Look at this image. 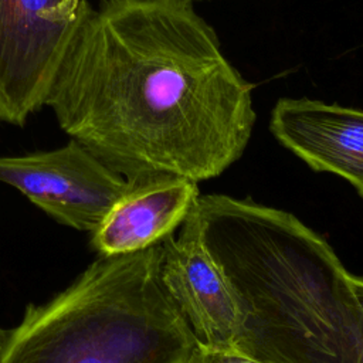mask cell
<instances>
[{
  "mask_svg": "<svg viewBox=\"0 0 363 363\" xmlns=\"http://www.w3.org/2000/svg\"><path fill=\"white\" fill-rule=\"evenodd\" d=\"M7 337H9V330L0 328V363H3V359H4V350H6Z\"/></svg>",
  "mask_w": 363,
  "mask_h": 363,
  "instance_id": "8fae6325",
  "label": "cell"
},
{
  "mask_svg": "<svg viewBox=\"0 0 363 363\" xmlns=\"http://www.w3.org/2000/svg\"><path fill=\"white\" fill-rule=\"evenodd\" d=\"M199 196L197 182L187 177L132 183L92 231L91 244L104 257L143 251L174 234Z\"/></svg>",
  "mask_w": 363,
  "mask_h": 363,
  "instance_id": "ba28073f",
  "label": "cell"
},
{
  "mask_svg": "<svg viewBox=\"0 0 363 363\" xmlns=\"http://www.w3.org/2000/svg\"><path fill=\"white\" fill-rule=\"evenodd\" d=\"M352 284H353L354 291H356V294H357V296H359V299L363 305V277L352 275Z\"/></svg>",
  "mask_w": 363,
  "mask_h": 363,
  "instance_id": "30bf717a",
  "label": "cell"
},
{
  "mask_svg": "<svg viewBox=\"0 0 363 363\" xmlns=\"http://www.w3.org/2000/svg\"><path fill=\"white\" fill-rule=\"evenodd\" d=\"M252 89L190 1L101 0L45 105L129 183H199L244 153L257 119Z\"/></svg>",
  "mask_w": 363,
  "mask_h": 363,
  "instance_id": "6da1fadb",
  "label": "cell"
},
{
  "mask_svg": "<svg viewBox=\"0 0 363 363\" xmlns=\"http://www.w3.org/2000/svg\"><path fill=\"white\" fill-rule=\"evenodd\" d=\"M94 11L89 0H0V121L23 126Z\"/></svg>",
  "mask_w": 363,
  "mask_h": 363,
  "instance_id": "277c9868",
  "label": "cell"
},
{
  "mask_svg": "<svg viewBox=\"0 0 363 363\" xmlns=\"http://www.w3.org/2000/svg\"><path fill=\"white\" fill-rule=\"evenodd\" d=\"M183 1H190V3H193V1H203V0H183Z\"/></svg>",
  "mask_w": 363,
  "mask_h": 363,
  "instance_id": "7c38bea8",
  "label": "cell"
},
{
  "mask_svg": "<svg viewBox=\"0 0 363 363\" xmlns=\"http://www.w3.org/2000/svg\"><path fill=\"white\" fill-rule=\"evenodd\" d=\"M0 183L71 228L92 233L130 189L125 177L77 140L21 156H0Z\"/></svg>",
  "mask_w": 363,
  "mask_h": 363,
  "instance_id": "5b68a950",
  "label": "cell"
},
{
  "mask_svg": "<svg viewBox=\"0 0 363 363\" xmlns=\"http://www.w3.org/2000/svg\"><path fill=\"white\" fill-rule=\"evenodd\" d=\"M186 363H259L233 349H214L197 345Z\"/></svg>",
  "mask_w": 363,
  "mask_h": 363,
  "instance_id": "9c48e42d",
  "label": "cell"
},
{
  "mask_svg": "<svg viewBox=\"0 0 363 363\" xmlns=\"http://www.w3.org/2000/svg\"><path fill=\"white\" fill-rule=\"evenodd\" d=\"M160 242L99 255L64 291L28 305L3 363H184L199 342L164 292Z\"/></svg>",
  "mask_w": 363,
  "mask_h": 363,
  "instance_id": "3957f363",
  "label": "cell"
},
{
  "mask_svg": "<svg viewBox=\"0 0 363 363\" xmlns=\"http://www.w3.org/2000/svg\"><path fill=\"white\" fill-rule=\"evenodd\" d=\"M157 277L199 345L231 349L237 326L235 303L225 278L203 244L197 201L180 234L160 241Z\"/></svg>",
  "mask_w": 363,
  "mask_h": 363,
  "instance_id": "8992f818",
  "label": "cell"
},
{
  "mask_svg": "<svg viewBox=\"0 0 363 363\" xmlns=\"http://www.w3.org/2000/svg\"><path fill=\"white\" fill-rule=\"evenodd\" d=\"M197 217L235 303L233 350L259 363H363V305L320 235L225 194H200Z\"/></svg>",
  "mask_w": 363,
  "mask_h": 363,
  "instance_id": "7a4b0ae2",
  "label": "cell"
},
{
  "mask_svg": "<svg viewBox=\"0 0 363 363\" xmlns=\"http://www.w3.org/2000/svg\"><path fill=\"white\" fill-rule=\"evenodd\" d=\"M184 363H186V362H184Z\"/></svg>",
  "mask_w": 363,
  "mask_h": 363,
  "instance_id": "4fadbf2b",
  "label": "cell"
},
{
  "mask_svg": "<svg viewBox=\"0 0 363 363\" xmlns=\"http://www.w3.org/2000/svg\"><path fill=\"white\" fill-rule=\"evenodd\" d=\"M275 139L316 172L346 179L363 197V111L309 98H281L269 121Z\"/></svg>",
  "mask_w": 363,
  "mask_h": 363,
  "instance_id": "52a82bcc",
  "label": "cell"
}]
</instances>
